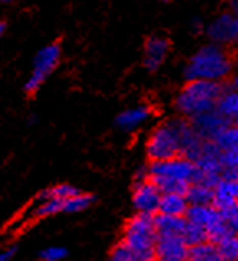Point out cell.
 <instances>
[{
    "label": "cell",
    "mask_w": 238,
    "mask_h": 261,
    "mask_svg": "<svg viewBox=\"0 0 238 261\" xmlns=\"http://www.w3.org/2000/svg\"><path fill=\"white\" fill-rule=\"evenodd\" d=\"M225 86L217 81L192 79L184 84L176 95L174 107L184 118H192L217 107V100L224 94Z\"/></svg>",
    "instance_id": "6da1fadb"
},
{
    "label": "cell",
    "mask_w": 238,
    "mask_h": 261,
    "mask_svg": "<svg viewBox=\"0 0 238 261\" xmlns=\"http://www.w3.org/2000/svg\"><path fill=\"white\" fill-rule=\"evenodd\" d=\"M233 69V61L220 44H205L191 56L184 68V76L188 81H225Z\"/></svg>",
    "instance_id": "7a4b0ae2"
},
{
    "label": "cell",
    "mask_w": 238,
    "mask_h": 261,
    "mask_svg": "<svg viewBox=\"0 0 238 261\" xmlns=\"http://www.w3.org/2000/svg\"><path fill=\"white\" fill-rule=\"evenodd\" d=\"M154 228V215L151 214H140L125 223L123 228V243L140 256L141 261H156L154 259V245H156Z\"/></svg>",
    "instance_id": "3957f363"
},
{
    "label": "cell",
    "mask_w": 238,
    "mask_h": 261,
    "mask_svg": "<svg viewBox=\"0 0 238 261\" xmlns=\"http://www.w3.org/2000/svg\"><path fill=\"white\" fill-rule=\"evenodd\" d=\"M146 154L150 161L169 160L181 154V140L176 118L154 126L146 140Z\"/></svg>",
    "instance_id": "277c9868"
},
{
    "label": "cell",
    "mask_w": 238,
    "mask_h": 261,
    "mask_svg": "<svg viewBox=\"0 0 238 261\" xmlns=\"http://www.w3.org/2000/svg\"><path fill=\"white\" fill-rule=\"evenodd\" d=\"M59 61H61V44L49 43L46 46H43L33 59V69L25 81L23 91L28 95L38 92L41 86L46 83L49 74L58 68Z\"/></svg>",
    "instance_id": "5b68a950"
},
{
    "label": "cell",
    "mask_w": 238,
    "mask_h": 261,
    "mask_svg": "<svg viewBox=\"0 0 238 261\" xmlns=\"http://www.w3.org/2000/svg\"><path fill=\"white\" fill-rule=\"evenodd\" d=\"M196 171H197L196 163L182 154H177L169 160L151 161L150 166H148L150 177H171L188 182L194 181Z\"/></svg>",
    "instance_id": "8992f818"
},
{
    "label": "cell",
    "mask_w": 238,
    "mask_h": 261,
    "mask_svg": "<svg viewBox=\"0 0 238 261\" xmlns=\"http://www.w3.org/2000/svg\"><path fill=\"white\" fill-rule=\"evenodd\" d=\"M161 199V191L156 188V184L151 179H143V181H137L135 188H133L131 202L135 211L140 214H158Z\"/></svg>",
    "instance_id": "52a82bcc"
},
{
    "label": "cell",
    "mask_w": 238,
    "mask_h": 261,
    "mask_svg": "<svg viewBox=\"0 0 238 261\" xmlns=\"http://www.w3.org/2000/svg\"><path fill=\"white\" fill-rule=\"evenodd\" d=\"M171 51V41L163 35H153L145 41L143 66L148 71H158L165 64Z\"/></svg>",
    "instance_id": "ba28073f"
},
{
    "label": "cell",
    "mask_w": 238,
    "mask_h": 261,
    "mask_svg": "<svg viewBox=\"0 0 238 261\" xmlns=\"http://www.w3.org/2000/svg\"><path fill=\"white\" fill-rule=\"evenodd\" d=\"M156 261H189V247L182 237H158L154 245Z\"/></svg>",
    "instance_id": "9c48e42d"
},
{
    "label": "cell",
    "mask_w": 238,
    "mask_h": 261,
    "mask_svg": "<svg viewBox=\"0 0 238 261\" xmlns=\"http://www.w3.org/2000/svg\"><path fill=\"white\" fill-rule=\"evenodd\" d=\"M189 120H191L192 128L196 130V133L202 140H214L227 125L232 123L215 109L210 112H205V114L192 117Z\"/></svg>",
    "instance_id": "30bf717a"
},
{
    "label": "cell",
    "mask_w": 238,
    "mask_h": 261,
    "mask_svg": "<svg viewBox=\"0 0 238 261\" xmlns=\"http://www.w3.org/2000/svg\"><path fill=\"white\" fill-rule=\"evenodd\" d=\"M207 35L215 44H235L236 40V15L232 12L222 13L207 27Z\"/></svg>",
    "instance_id": "8fae6325"
},
{
    "label": "cell",
    "mask_w": 238,
    "mask_h": 261,
    "mask_svg": "<svg viewBox=\"0 0 238 261\" xmlns=\"http://www.w3.org/2000/svg\"><path fill=\"white\" fill-rule=\"evenodd\" d=\"M153 117V110L148 106H137L125 109L115 117V125L118 130H122L125 133L135 132L138 130L141 125H145L150 118Z\"/></svg>",
    "instance_id": "7c38bea8"
},
{
    "label": "cell",
    "mask_w": 238,
    "mask_h": 261,
    "mask_svg": "<svg viewBox=\"0 0 238 261\" xmlns=\"http://www.w3.org/2000/svg\"><path fill=\"white\" fill-rule=\"evenodd\" d=\"M238 202V179H225L222 177L214 188V202L212 205L217 211L233 205Z\"/></svg>",
    "instance_id": "4fadbf2b"
},
{
    "label": "cell",
    "mask_w": 238,
    "mask_h": 261,
    "mask_svg": "<svg viewBox=\"0 0 238 261\" xmlns=\"http://www.w3.org/2000/svg\"><path fill=\"white\" fill-rule=\"evenodd\" d=\"M186 223H188L186 217L179 215L154 214V228L158 237H182Z\"/></svg>",
    "instance_id": "5bb4252c"
},
{
    "label": "cell",
    "mask_w": 238,
    "mask_h": 261,
    "mask_svg": "<svg viewBox=\"0 0 238 261\" xmlns=\"http://www.w3.org/2000/svg\"><path fill=\"white\" fill-rule=\"evenodd\" d=\"M184 217L188 222L197 223L204 228H210L222 220L220 212L214 205H189Z\"/></svg>",
    "instance_id": "9a60e30c"
},
{
    "label": "cell",
    "mask_w": 238,
    "mask_h": 261,
    "mask_svg": "<svg viewBox=\"0 0 238 261\" xmlns=\"http://www.w3.org/2000/svg\"><path fill=\"white\" fill-rule=\"evenodd\" d=\"M188 207H189V202L182 194H161L158 214L179 215V217H184Z\"/></svg>",
    "instance_id": "2e32d148"
},
{
    "label": "cell",
    "mask_w": 238,
    "mask_h": 261,
    "mask_svg": "<svg viewBox=\"0 0 238 261\" xmlns=\"http://www.w3.org/2000/svg\"><path fill=\"white\" fill-rule=\"evenodd\" d=\"M215 110L220 112L228 122L238 123V92L233 91V89H225L224 94L217 100Z\"/></svg>",
    "instance_id": "e0dca14e"
},
{
    "label": "cell",
    "mask_w": 238,
    "mask_h": 261,
    "mask_svg": "<svg viewBox=\"0 0 238 261\" xmlns=\"http://www.w3.org/2000/svg\"><path fill=\"white\" fill-rule=\"evenodd\" d=\"M189 205H212L214 202V189L205 184L192 182L189 184V189L186 192Z\"/></svg>",
    "instance_id": "ac0fdd59"
},
{
    "label": "cell",
    "mask_w": 238,
    "mask_h": 261,
    "mask_svg": "<svg viewBox=\"0 0 238 261\" xmlns=\"http://www.w3.org/2000/svg\"><path fill=\"white\" fill-rule=\"evenodd\" d=\"M189 261H222L217 245L212 242H204L189 247Z\"/></svg>",
    "instance_id": "d6986e66"
},
{
    "label": "cell",
    "mask_w": 238,
    "mask_h": 261,
    "mask_svg": "<svg viewBox=\"0 0 238 261\" xmlns=\"http://www.w3.org/2000/svg\"><path fill=\"white\" fill-rule=\"evenodd\" d=\"M94 196L91 194H84V192H79L76 196H71L68 199L63 200V211L64 214H77V212H83L86 208H89L94 202Z\"/></svg>",
    "instance_id": "ffe728a7"
},
{
    "label": "cell",
    "mask_w": 238,
    "mask_h": 261,
    "mask_svg": "<svg viewBox=\"0 0 238 261\" xmlns=\"http://www.w3.org/2000/svg\"><path fill=\"white\" fill-rule=\"evenodd\" d=\"M150 179L156 184V188L161 191V194H182V196H186L191 184L188 181H179V179H171V177H150Z\"/></svg>",
    "instance_id": "44dd1931"
},
{
    "label": "cell",
    "mask_w": 238,
    "mask_h": 261,
    "mask_svg": "<svg viewBox=\"0 0 238 261\" xmlns=\"http://www.w3.org/2000/svg\"><path fill=\"white\" fill-rule=\"evenodd\" d=\"M81 191L77 188H74L71 184H58V186H51V188L44 189L38 194V202L41 200H48V199H59V200H64L71 196H76Z\"/></svg>",
    "instance_id": "7402d4cb"
},
{
    "label": "cell",
    "mask_w": 238,
    "mask_h": 261,
    "mask_svg": "<svg viewBox=\"0 0 238 261\" xmlns=\"http://www.w3.org/2000/svg\"><path fill=\"white\" fill-rule=\"evenodd\" d=\"M222 261H238V235L230 233L217 243Z\"/></svg>",
    "instance_id": "603a6c76"
},
{
    "label": "cell",
    "mask_w": 238,
    "mask_h": 261,
    "mask_svg": "<svg viewBox=\"0 0 238 261\" xmlns=\"http://www.w3.org/2000/svg\"><path fill=\"white\" fill-rule=\"evenodd\" d=\"M182 240L188 243V247H194V245L209 242V235H207V228L197 225V223L188 222L182 232Z\"/></svg>",
    "instance_id": "cb8c5ba5"
},
{
    "label": "cell",
    "mask_w": 238,
    "mask_h": 261,
    "mask_svg": "<svg viewBox=\"0 0 238 261\" xmlns=\"http://www.w3.org/2000/svg\"><path fill=\"white\" fill-rule=\"evenodd\" d=\"M61 211H63V200L48 199V200H41V202H38V205L35 207L32 215L35 219H44V217H49V215H56Z\"/></svg>",
    "instance_id": "d4e9b609"
},
{
    "label": "cell",
    "mask_w": 238,
    "mask_h": 261,
    "mask_svg": "<svg viewBox=\"0 0 238 261\" xmlns=\"http://www.w3.org/2000/svg\"><path fill=\"white\" fill-rule=\"evenodd\" d=\"M109 261H141V259L131 248H128L123 242H120L114 247Z\"/></svg>",
    "instance_id": "484cf974"
},
{
    "label": "cell",
    "mask_w": 238,
    "mask_h": 261,
    "mask_svg": "<svg viewBox=\"0 0 238 261\" xmlns=\"http://www.w3.org/2000/svg\"><path fill=\"white\" fill-rule=\"evenodd\" d=\"M219 212L222 215V219L227 222L230 232L233 235H238V202L224 208V211H219Z\"/></svg>",
    "instance_id": "4316f807"
},
{
    "label": "cell",
    "mask_w": 238,
    "mask_h": 261,
    "mask_svg": "<svg viewBox=\"0 0 238 261\" xmlns=\"http://www.w3.org/2000/svg\"><path fill=\"white\" fill-rule=\"evenodd\" d=\"M40 256L43 261H64L68 258V250L63 247H49L43 250Z\"/></svg>",
    "instance_id": "83f0119b"
},
{
    "label": "cell",
    "mask_w": 238,
    "mask_h": 261,
    "mask_svg": "<svg viewBox=\"0 0 238 261\" xmlns=\"http://www.w3.org/2000/svg\"><path fill=\"white\" fill-rule=\"evenodd\" d=\"M220 163H222V168L224 169H238V151H235V150L222 151Z\"/></svg>",
    "instance_id": "f1b7e54d"
},
{
    "label": "cell",
    "mask_w": 238,
    "mask_h": 261,
    "mask_svg": "<svg viewBox=\"0 0 238 261\" xmlns=\"http://www.w3.org/2000/svg\"><path fill=\"white\" fill-rule=\"evenodd\" d=\"M15 253H17V247H10V248H5L4 251H0V261H10Z\"/></svg>",
    "instance_id": "f546056e"
},
{
    "label": "cell",
    "mask_w": 238,
    "mask_h": 261,
    "mask_svg": "<svg viewBox=\"0 0 238 261\" xmlns=\"http://www.w3.org/2000/svg\"><path fill=\"white\" fill-rule=\"evenodd\" d=\"M191 28H192V32H194V33L200 32V30H202V20L194 18V20H192V23H191Z\"/></svg>",
    "instance_id": "4dcf8cb0"
},
{
    "label": "cell",
    "mask_w": 238,
    "mask_h": 261,
    "mask_svg": "<svg viewBox=\"0 0 238 261\" xmlns=\"http://www.w3.org/2000/svg\"><path fill=\"white\" fill-rule=\"evenodd\" d=\"M230 89H233V91L238 92V71L232 76V81H230Z\"/></svg>",
    "instance_id": "1f68e13d"
},
{
    "label": "cell",
    "mask_w": 238,
    "mask_h": 261,
    "mask_svg": "<svg viewBox=\"0 0 238 261\" xmlns=\"http://www.w3.org/2000/svg\"><path fill=\"white\" fill-rule=\"evenodd\" d=\"M5 33H7V23L5 21H0V40L4 38Z\"/></svg>",
    "instance_id": "d6a6232c"
},
{
    "label": "cell",
    "mask_w": 238,
    "mask_h": 261,
    "mask_svg": "<svg viewBox=\"0 0 238 261\" xmlns=\"http://www.w3.org/2000/svg\"><path fill=\"white\" fill-rule=\"evenodd\" d=\"M230 7H232V13L238 15V0H230Z\"/></svg>",
    "instance_id": "836d02e7"
},
{
    "label": "cell",
    "mask_w": 238,
    "mask_h": 261,
    "mask_svg": "<svg viewBox=\"0 0 238 261\" xmlns=\"http://www.w3.org/2000/svg\"><path fill=\"white\" fill-rule=\"evenodd\" d=\"M17 2V0H0V4H13Z\"/></svg>",
    "instance_id": "e575fe53"
},
{
    "label": "cell",
    "mask_w": 238,
    "mask_h": 261,
    "mask_svg": "<svg viewBox=\"0 0 238 261\" xmlns=\"http://www.w3.org/2000/svg\"><path fill=\"white\" fill-rule=\"evenodd\" d=\"M232 61H233V64H235L236 68H238V53L235 55V59H232Z\"/></svg>",
    "instance_id": "d590c367"
},
{
    "label": "cell",
    "mask_w": 238,
    "mask_h": 261,
    "mask_svg": "<svg viewBox=\"0 0 238 261\" xmlns=\"http://www.w3.org/2000/svg\"><path fill=\"white\" fill-rule=\"evenodd\" d=\"M163 2H174V0H163Z\"/></svg>",
    "instance_id": "8d00e7d4"
}]
</instances>
